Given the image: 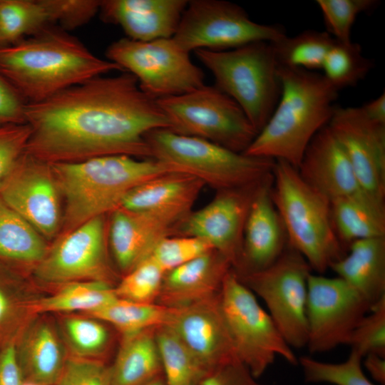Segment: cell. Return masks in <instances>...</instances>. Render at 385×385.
Masks as SVG:
<instances>
[{"label": "cell", "mask_w": 385, "mask_h": 385, "mask_svg": "<svg viewBox=\"0 0 385 385\" xmlns=\"http://www.w3.org/2000/svg\"><path fill=\"white\" fill-rule=\"evenodd\" d=\"M26 153L48 163L108 155L153 158L146 135L173 125L156 99L127 71L98 76L36 103H27Z\"/></svg>", "instance_id": "6da1fadb"}, {"label": "cell", "mask_w": 385, "mask_h": 385, "mask_svg": "<svg viewBox=\"0 0 385 385\" xmlns=\"http://www.w3.org/2000/svg\"><path fill=\"white\" fill-rule=\"evenodd\" d=\"M112 71H124L115 63L96 56L61 28L51 26L0 46V75L27 103L41 102Z\"/></svg>", "instance_id": "7a4b0ae2"}, {"label": "cell", "mask_w": 385, "mask_h": 385, "mask_svg": "<svg viewBox=\"0 0 385 385\" xmlns=\"http://www.w3.org/2000/svg\"><path fill=\"white\" fill-rule=\"evenodd\" d=\"M279 76L277 105L244 154L297 168L312 138L330 121L339 91L314 71L279 66Z\"/></svg>", "instance_id": "3957f363"}, {"label": "cell", "mask_w": 385, "mask_h": 385, "mask_svg": "<svg viewBox=\"0 0 385 385\" xmlns=\"http://www.w3.org/2000/svg\"><path fill=\"white\" fill-rule=\"evenodd\" d=\"M58 189L66 200L64 230L120 207L124 197L138 185L171 167L154 158L108 155L50 164Z\"/></svg>", "instance_id": "277c9868"}, {"label": "cell", "mask_w": 385, "mask_h": 385, "mask_svg": "<svg viewBox=\"0 0 385 385\" xmlns=\"http://www.w3.org/2000/svg\"><path fill=\"white\" fill-rule=\"evenodd\" d=\"M271 195L283 222L287 243L322 274L347 250L338 239L331 217L330 200L311 187L297 168L275 160Z\"/></svg>", "instance_id": "5b68a950"}, {"label": "cell", "mask_w": 385, "mask_h": 385, "mask_svg": "<svg viewBox=\"0 0 385 385\" xmlns=\"http://www.w3.org/2000/svg\"><path fill=\"white\" fill-rule=\"evenodd\" d=\"M194 52L212 73L215 86L240 106L258 133L272 115L282 92L272 42L255 41L224 51Z\"/></svg>", "instance_id": "8992f818"}, {"label": "cell", "mask_w": 385, "mask_h": 385, "mask_svg": "<svg viewBox=\"0 0 385 385\" xmlns=\"http://www.w3.org/2000/svg\"><path fill=\"white\" fill-rule=\"evenodd\" d=\"M145 140L153 158L167 164L175 172L197 178L217 191L256 183L272 173L275 163L170 129L152 130Z\"/></svg>", "instance_id": "52a82bcc"}, {"label": "cell", "mask_w": 385, "mask_h": 385, "mask_svg": "<svg viewBox=\"0 0 385 385\" xmlns=\"http://www.w3.org/2000/svg\"><path fill=\"white\" fill-rule=\"evenodd\" d=\"M220 307L237 359L259 378L280 356L292 365L298 358L255 294L232 269L219 294Z\"/></svg>", "instance_id": "ba28073f"}, {"label": "cell", "mask_w": 385, "mask_h": 385, "mask_svg": "<svg viewBox=\"0 0 385 385\" xmlns=\"http://www.w3.org/2000/svg\"><path fill=\"white\" fill-rule=\"evenodd\" d=\"M175 133L244 153L257 134L243 110L215 86L157 100Z\"/></svg>", "instance_id": "9c48e42d"}, {"label": "cell", "mask_w": 385, "mask_h": 385, "mask_svg": "<svg viewBox=\"0 0 385 385\" xmlns=\"http://www.w3.org/2000/svg\"><path fill=\"white\" fill-rule=\"evenodd\" d=\"M106 56L135 77L141 90L156 100L186 93L205 85L203 71L173 38L150 41L122 38L108 47Z\"/></svg>", "instance_id": "30bf717a"}, {"label": "cell", "mask_w": 385, "mask_h": 385, "mask_svg": "<svg viewBox=\"0 0 385 385\" xmlns=\"http://www.w3.org/2000/svg\"><path fill=\"white\" fill-rule=\"evenodd\" d=\"M286 36L282 26L255 22L235 3L191 0L172 38L190 53L198 49L228 51L255 41L276 42Z\"/></svg>", "instance_id": "8fae6325"}, {"label": "cell", "mask_w": 385, "mask_h": 385, "mask_svg": "<svg viewBox=\"0 0 385 385\" xmlns=\"http://www.w3.org/2000/svg\"><path fill=\"white\" fill-rule=\"evenodd\" d=\"M312 270L288 243L269 267L238 277L266 304L268 314L292 348L306 346L308 279Z\"/></svg>", "instance_id": "7c38bea8"}, {"label": "cell", "mask_w": 385, "mask_h": 385, "mask_svg": "<svg viewBox=\"0 0 385 385\" xmlns=\"http://www.w3.org/2000/svg\"><path fill=\"white\" fill-rule=\"evenodd\" d=\"M371 308L342 279L312 273L308 279L306 347L317 354L348 345L354 329Z\"/></svg>", "instance_id": "4fadbf2b"}, {"label": "cell", "mask_w": 385, "mask_h": 385, "mask_svg": "<svg viewBox=\"0 0 385 385\" xmlns=\"http://www.w3.org/2000/svg\"><path fill=\"white\" fill-rule=\"evenodd\" d=\"M268 176L247 186L218 190L208 204L191 211L179 222L175 235L205 240L235 270L241 258L244 229L252 200Z\"/></svg>", "instance_id": "5bb4252c"}, {"label": "cell", "mask_w": 385, "mask_h": 385, "mask_svg": "<svg viewBox=\"0 0 385 385\" xmlns=\"http://www.w3.org/2000/svg\"><path fill=\"white\" fill-rule=\"evenodd\" d=\"M104 216L89 220L65 234L39 262L36 273L47 282L69 283L90 278L111 283Z\"/></svg>", "instance_id": "9a60e30c"}, {"label": "cell", "mask_w": 385, "mask_h": 385, "mask_svg": "<svg viewBox=\"0 0 385 385\" xmlns=\"http://www.w3.org/2000/svg\"><path fill=\"white\" fill-rule=\"evenodd\" d=\"M51 165L26 152L0 183V198L43 237L59 225L58 187Z\"/></svg>", "instance_id": "2e32d148"}, {"label": "cell", "mask_w": 385, "mask_h": 385, "mask_svg": "<svg viewBox=\"0 0 385 385\" xmlns=\"http://www.w3.org/2000/svg\"><path fill=\"white\" fill-rule=\"evenodd\" d=\"M327 125L363 190L385 202V124L369 118L359 106H337Z\"/></svg>", "instance_id": "e0dca14e"}, {"label": "cell", "mask_w": 385, "mask_h": 385, "mask_svg": "<svg viewBox=\"0 0 385 385\" xmlns=\"http://www.w3.org/2000/svg\"><path fill=\"white\" fill-rule=\"evenodd\" d=\"M168 326L192 353L203 374L238 359L220 307L219 295L175 309Z\"/></svg>", "instance_id": "ac0fdd59"}, {"label": "cell", "mask_w": 385, "mask_h": 385, "mask_svg": "<svg viewBox=\"0 0 385 385\" xmlns=\"http://www.w3.org/2000/svg\"><path fill=\"white\" fill-rule=\"evenodd\" d=\"M272 174L252 200L244 229L241 258L232 270L238 277L269 267L287 245L285 229L272 198Z\"/></svg>", "instance_id": "d6986e66"}, {"label": "cell", "mask_w": 385, "mask_h": 385, "mask_svg": "<svg viewBox=\"0 0 385 385\" xmlns=\"http://www.w3.org/2000/svg\"><path fill=\"white\" fill-rule=\"evenodd\" d=\"M297 170L307 184L330 200L366 192L328 125L312 138Z\"/></svg>", "instance_id": "ffe728a7"}, {"label": "cell", "mask_w": 385, "mask_h": 385, "mask_svg": "<svg viewBox=\"0 0 385 385\" xmlns=\"http://www.w3.org/2000/svg\"><path fill=\"white\" fill-rule=\"evenodd\" d=\"M187 0H104L99 14L105 23L119 26L127 38L150 41L172 38L186 9Z\"/></svg>", "instance_id": "44dd1931"}, {"label": "cell", "mask_w": 385, "mask_h": 385, "mask_svg": "<svg viewBox=\"0 0 385 385\" xmlns=\"http://www.w3.org/2000/svg\"><path fill=\"white\" fill-rule=\"evenodd\" d=\"M111 213L110 247L124 274L148 258L163 238L175 235L178 225L157 215L120 207Z\"/></svg>", "instance_id": "7402d4cb"}, {"label": "cell", "mask_w": 385, "mask_h": 385, "mask_svg": "<svg viewBox=\"0 0 385 385\" xmlns=\"http://www.w3.org/2000/svg\"><path fill=\"white\" fill-rule=\"evenodd\" d=\"M230 262L212 250L164 275L156 303L179 309L219 295Z\"/></svg>", "instance_id": "603a6c76"}, {"label": "cell", "mask_w": 385, "mask_h": 385, "mask_svg": "<svg viewBox=\"0 0 385 385\" xmlns=\"http://www.w3.org/2000/svg\"><path fill=\"white\" fill-rule=\"evenodd\" d=\"M205 184L190 175L170 172L132 189L120 207L157 215L178 224L188 215Z\"/></svg>", "instance_id": "cb8c5ba5"}, {"label": "cell", "mask_w": 385, "mask_h": 385, "mask_svg": "<svg viewBox=\"0 0 385 385\" xmlns=\"http://www.w3.org/2000/svg\"><path fill=\"white\" fill-rule=\"evenodd\" d=\"M329 269L373 307L385 297V237L351 242Z\"/></svg>", "instance_id": "d4e9b609"}, {"label": "cell", "mask_w": 385, "mask_h": 385, "mask_svg": "<svg viewBox=\"0 0 385 385\" xmlns=\"http://www.w3.org/2000/svg\"><path fill=\"white\" fill-rule=\"evenodd\" d=\"M330 203L334 230L346 250L354 241L385 237V202L362 192Z\"/></svg>", "instance_id": "484cf974"}, {"label": "cell", "mask_w": 385, "mask_h": 385, "mask_svg": "<svg viewBox=\"0 0 385 385\" xmlns=\"http://www.w3.org/2000/svg\"><path fill=\"white\" fill-rule=\"evenodd\" d=\"M155 328L123 336L116 358L110 366L111 385H142L163 375Z\"/></svg>", "instance_id": "4316f807"}, {"label": "cell", "mask_w": 385, "mask_h": 385, "mask_svg": "<svg viewBox=\"0 0 385 385\" xmlns=\"http://www.w3.org/2000/svg\"><path fill=\"white\" fill-rule=\"evenodd\" d=\"M18 356L24 381L38 385H56L66 359L53 331L45 324L31 329Z\"/></svg>", "instance_id": "83f0119b"}, {"label": "cell", "mask_w": 385, "mask_h": 385, "mask_svg": "<svg viewBox=\"0 0 385 385\" xmlns=\"http://www.w3.org/2000/svg\"><path fill=\"white\" fill-rule=\"evenodd\" d=\"M46 253L43 237L0 198V258L39 262Z\"/></svg>", "instance_id": "f1b7e54d"}, {"label": "cell", "mask_w": 385, "mask_h": 385, "mask_svg": "<svg viewBox=\"0 0 385 385\" xmlns=\"http://www.w3.org/2000/svg\"><path fill=\"white\" fill-rule=\"evenodd\" d=\"M175 309L158 303H141L117 297L108 304L88 313L114 326L123 336L168 325Z\"/></svg>", "instance_id": "f546056e"}, {"label": "cell", "mask_w": 385, "mask_h": 385, "mask_svg": "<svg viewBox=\"0 0 385 385\" xmlns=\"http://www.w3.org/2000/svg\"><path fill=\"white\" fill-rule=\"evenodd\" d=\"M111 283L102 280L76 281L67 283L56 294L40 299L32 309L35 312L90 313L117 298Z\"/></svg>", "instance_id": "4dcf8cb0"}, {"label": "cell", "mask_w": 385, "mask_h": 385, "mask_svg": "<svg viewBox=\"0 0 385 385\" xmlns=\"http://www.w3.org/2000/svg\"><path fill=\"white\" fill-rule=\"evenodd\" d=\"M155 337L166 385H195L203 371L175 330L168 325L158 327Z\"/></svg>", "instance_id": "1f68e13d"}, {"label": "cell", "mask_w": 385, "mask_h": 385, "mask_svg": "<svg viewBox=\"0 0 385 385\" xmlns=\"http://www.w3.org/2000/svg\"><path fill=\"white\" fill-rule=\"evenodd\" d=\"M335 41L326 31L307 30L272 44L279 66L314 71L322 69Z\"/></svg>", "instance_id": "d6a6232c"}, {"label": "cell", "mask_w": 385, "mask_h": 385, "mask_svg": "<svg viewBox=\"0 0 385 385\" xmlns=\"http://www.w3.org/2000/svg\"><path fill=\"white\" fill-rule=\"evenodd\" d=\"M51 25L42 0H0L1 46L14 44Z\"/></svg>", "instance_id": "836d02e7"}, {"label": "cell", "mask_w": 385, "mask_h": 385, "mask_svg": "<svg viewBox=\"0 0 385 385\" xmlns=\"http://www.w3.org/2000/svg\"><path fill=\"white\" fill-rule=\"evenodd\" d=\"M372 66L371 60L363 55L358 43L336 40L325 57L322 69L329 83L339 91L356 86L366 76Z\"/></svg>", "instance_id": "e575fe53"}, {"label": "cell", "mask_w": 385, "mask_h": 385, "mask_svg": "<svg viewBox=\"0 0 385 385\" xmlns=\"http://www.w3.org/2000/svg\"><path fill=\"white\" fill-rule=\"evenodd\" d=\"M363 356L351 349L347 359L341 363L324 362L308 356L298 359L304 380L308 383L333 385H375L362 369Z\"/></svg>", "instance_id": "d590c367"}, {"label": "cell", "mask_w": 385, "mask_h": 385, "mask_svg": "<svg viewBox=\"0 0 385 385\" xmlns=\"http://www.w3.org/2000/svg\"><path fill=\"white\" fill-rule=\"evenodd\" d=\"M165 272L149 257L125 274L114 287L120 299L141 303H156Z\"/></svg>", "instance_id": "8d00e7d4"}, {"label": "cell", "mask_w": 385, "mask_h": 385, "mask_svg": "<svg viewBox=\"0 0 385 385\" xmlns=\"http://www.w3.org/2000/svg\"><path fill=\"white\" fill-rule=\"evenodd\" d=\"M326 31L340 42H349L352 26L357 16L376 9V0H317Z\"/></svg>", "instance_id": "74e56055"}, {"label": "cell", "mask_w": 385, "mask_h": 385, "mask_svg": "<svg viewBox=\"0 0 385 385\" xmlns=\"http://www.w3.org/2000/svg\"><path fill=\"white\" fill-rule=\"evenodd\" d=\"M212 250L210 244L199 237L170 235L157 244L150 257L166 273Z\"/></svg>", "instance_id": "f35d334b"}, {"label": "cell", "mask_w": 385, "mask_h": 385, "mask_svg": "<svg viewBox=\"0 0 385 385\" xmlns=\"http://www.w3.org/2000/svg\"><path fill=\"white\" fill-rule=\"evenodd\" d=\"M348 345L363 357L369 354L385 356V297L359 322Z\"/></svg>", "instance_id": "ab89813d"}, {"label": "cell", "mask_w": 385, "mask_h": 385, "mask_svg": "<svg viewBox=\"0 0 385 385\" xmlns=\"http://www.w3.org/2000/svg\"><path fill=\"white\" fill-rule=\"evenodd\" d=\"M65 329L74 349L82 357L99 354L107 346L109 333L102 324L88 319L70 317L65 321Z\"/></svg>", "instance_id": "60d3db41"}, {"label": "cell", "mask_w": 385, "mask_h": 385, "mask_svg": "<svg viewBox=\"0 0 385 385\" xmlns=\"http://www.w3.org/2000/svg\"><path fill=\"white\" fill-rule=\"evenodd\" d=\"M51 24L61 29L73 30L87 24L99 11L101 1L42 0Z\"/></svg>", "instance_id": "b9f144b4"}, {"label": "cell", "mask_w": 385, "mask_h": 385, "mask_svg": "<svg viewBox=\"0 0 385 385\" xmlns=\"http://www.w3.org/2000/svg\"><path fill=\"white\" fill-rule=\"evenodd\" d=\"M56 385H111L110 366L94 359L70 357Z\"/></svg>", "instance_id": "7bdbcfd3"}, {"label": "cell", "mask_w": 385, "mask_h": 385, "mask_svg": "<svg viewBox=\"0 0 385 385\" xmlns=\"http://www.w3.org/2000/svg\"><path fill=\"white\" fill-rule=\"evenodd\" d=\"M31 132L26 123L0 125V183L26 152Z\"/></svg>", "instance_id": "ee69618b"}, {"label": "cell", "mask_w": 385, "mask_h": 385, "mask_svg": "<svg viewBox=\"0 0 385 385\" xmlns=\"http://www.w3.org/2000/svg\"><path fill=\"white\" fill-rule=\"evenodd\" d=\"M195 385L265 384L258 382L249 369L238 359H235L205 372Z\"/></svg>", "instance_id": "f6af8a7d"}, {"label": "cell", "mask_w": 385, "mask_h": 385, "mask_svg": "<svg viewBox=\"0 0 385 385\" xmlns=\"http://www.w3.org/2000/svg\"><path fill=\"white\" fill-rule=\"evenodd\" d=\"M27 103L0 75V125L25 123Z\"/></svg>", "instance_id": "bcb514c9"}, {"label": "cell", "mask_w": 385, "mask_h": 385, "mask_svg": "<svg viewBox=\"0 0 385 385\" xmlns=\"http://www.w3.org/2000/svg\"><path fill=\"white\" fill-rule=\"evenodd\" d=\"M24 383L16 349L14 344H8L0 352V385H23Z\"/></svg>", "instance_id": "7dc6e473"}, {"label": "cell", "mask_w": 385, "mask_h": 385, "mask_svg": "<svg viewBox=\"0 0 385 385\" xmlns=\"http://www.w3.org/2000/svg\"><path fill=\"white\" fill-rule=\"evenodd\" d=\"M366 369L372 379L381 385L385 384V356L369 354L363 357Z\"/></svg>", "instance_id": "c3c4849f"}, {"label": "cell", "mask_w": 385, "mask_h": 385, "mask_svg": "<svg viewBox=\"0 0 385 385\" xmlns=\"http://www.w3.org/2000/svg\"><path fill=\"white\" fill-rule=\"evenodd\" d=\"M364 114L371 120L385 124V93L360 106Z\"/></svg>", "instance_id": "681fc988"}, {"label": "cell", "mask_w": 385, "mask_h": 385, "mask_svg": "<svg viewBox=\"0 0 385 385\" xmlns=\"http://www.w3.org/2000/svg\"><path fill=\"white\" fill-rule=\"evenodd\" d=\"M10 310V302L0 287V325L4 322Z\"/></svg>", "instance_id": "f907efd6"}, {"label": "cell", "mask_w": 385, "mask_h": 385, "mask_svg": "<svg viewBox=\"0 0 385 385\" xmlns=\"http://www.w3.org/2000/svg\"><path fill=\"white\" fill-rule=\"evenodd\" d=\"M142 385H166V383L163 375H161Z\"/></svg>", "instance_id": "816d5d0a"}, {"label": "cell", "mask_w": 385, "mask_h": 385, "mask_svg": "<svg viewBox=\"0 0 385 385\" xmlns=\"http://www.w3.org/2000/svg\"><path fill=\"white\" fill-rule=\"evenodd\" d=\"M23 385H38V384H33V383H30V382L24 381V383L23 384Z\"/></svg>", "instance_id": "f5cc1de1"}, {"label": "cell", "mask_w": 385, "mask_h": 385, "mask_svg": "<svg viewBox=\"0 0 385 385\" xmlns=\"http://www.w3.org/2000/svg\"><path fill=\"white\" fill-rule=\"evenodd\" d=\"M0 46H1V41H0Z\"/></svg>", "instance_id": "db71d44e"}]
</instances>
